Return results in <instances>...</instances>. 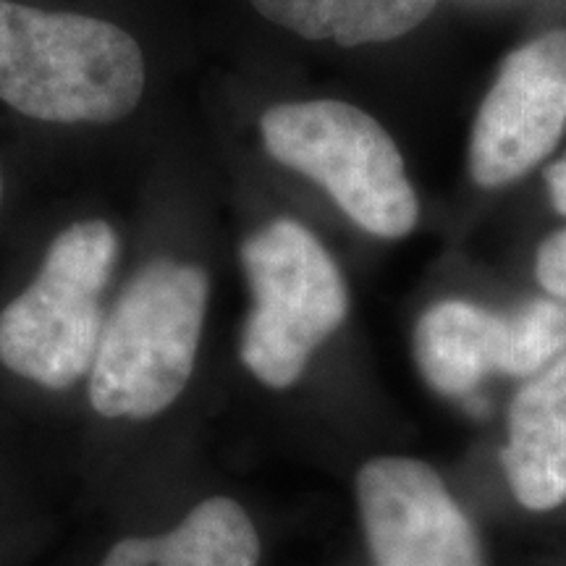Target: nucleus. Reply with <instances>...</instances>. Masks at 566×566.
Returning a JSON list of instances; mask_svg holds the SVG:
<instances>
[{"label":"nucleus","mask_w":566,"mask_h":566,"mask_svg":"<svg viewBox=\"0 0 566 566\" xmlns=\"http://www.w3.org/2000/svg\"><path fill=\"white\" fill-rule=\"evenodd\" d=\"M145 59L111 21L0 0V101L48 124H111L137 108Z\"/></svg>","instance_id":"nucleus-1"},{"label":"nucleus","mask_w":566,"mask_h":566,"mask_svg":"<svg viewBox=\"0 0 566 566\" xmlns=\"http://www.w3.org/2000/svg\"><path fill=\"white\" fill-rule=\"evenodd\" d=\"M208 294L202 268L176 260H153L126 283L90 367L97 415L147 420L179 399L195 370Z\"/></svg>","instance_id":"nucleus-2"},{"label":"nucleus","mask_w":566,"mask_h":566,"mask_svg":"<svg viewBox=\"0 0 566 566\" xmlns=\"http://www.w3.org/2000/svg\"><path fill=\"white\" fill-rule=\"evenodd\" d=\"M118 258L105 221L63 229L30 286L0 313V363L32 384L63 391L90 375L103 334V292Z\"/></svg>","instance_id":"nucleus-3"},{"label":"nucleus","mask_w":566,"mask_h":566,"mask_svg":"<svg viewBox=\"0 0 566 566\" xmlns=\"http://www.w3.org/2000/svg\"><path fill=\"white\" fill-rule=\"evenodd\" d=\"M268 153L315 179L354 223L399 239L415 229L420 205L405 160L384 126L349 103L275 105L260 122Z\"/></svg>","instance_id":"nucleus-4"},{"label":"nucleus","mask_w":566,"mask_h":566,"mask_svg":"<svg viewBox=\"0 0 566 566\" xmlns=\"http://www.w3.org/2000/svg\"><path fill=\"white\" fill-rule=\"evenodd\" d=\"M242 265L252 289L242 363L265 386L289 388L344 323V279L313 233L289 218L247 239Z\"/></svg>","instance_id":"nucleus-5"},{"label":"nucleus","mask_w":566,"mask_h":566,"mask_svg":"<svg viewBox=\"0 0 566 566\" xmlns=\"http://www.w3.org/2000/svg\"><path fill=\"white\" fill-rule=\"evenodd\" d=\"M566 352V304L533 300L509 315L446 300L415 331L417 365L438 394L467 399L488 375L533 378Z\"/></svg>","instance_id":"nucleus-6"},{"label":"nucleus","mask_w":566,"mask_h":566,"mask_svg":"<svg viewBox=\"0 0 566 566\" xmlns=\"http://www.w3.org/2000/svg\"><path fill=\"white\" fill-rule=\"evenodd\" d=\"M566 129V30L543 34L506 55L475 118L470 174L504 187L554 150Z\"/></svg>","instance_id":"nucleus-7"},{"label":"nucleus","mask_w":566,"mask_h":566,"mask_svg":"<svg viewBox=\"0 0 566 566\" xmlns=\"http://www.w3.org/2000/svg\"><path fill=\"white\" fill-rule=\"evenodd\" d=\"M357 499L375 566H485L475 527L428 464L373 459Z\"/></svg>","instance_id":"nucleus-8"},{"label":"nucleus","mask_w":566,"mask_h":566,"mask_svg":"<svg viewBox=\"0 0 566 566\" xmlns=\"http://www.w3.org/2000/svg\"><path fill=\"white\" fill-rule=\"evenodd\" d=\"M504 470L530 512H551L566 501V352L514 396Z\"/></svg>","instance_id":"nucleus-9"},{"label":"nucleus","mask_w":566,"mask_h":566,"mask_svg":"<svg viewBox=\"0 0 566 566\" xmlns=\"http://www.w3.org/2000/svg\"><path fill=\"white\" fill-rule=\"evenodd\" d=\"M260 537L231 499H208L179 527L155 537H126L103 566H258Z\"/></svg>","instance_id":"nucleus-10"},{"label":"nucleus","mask_w":566,"mask_h":566,"mask_svg":"<svg viewBox=\"0 0 566 566\" xmlns=\"http://www.w3.org/2000/svg\"><path fill=\"white\" fill-rule=\"evenodd\" d=\"M438 0H252L265 19L338 45L388 42L420 27Z\"/></svg>","instance_id":"nucleus-11"},{"label":"nucleus","mask_w":566,"mask_h":566,"mask_svg":"<svg viewBox=\"0 0 566 566\" xmlns=\"http://www.w3.org/2000/svg\"><path fill=\"white\" fill-rule=\"evenodd\" d=\"M535 273L541 286L556 300L566 302V229L556 231L541 244L535 260Z\"/></svg>","instance_id":"nucleus-12"},{"label":"nucleus","mask_w":566,"mask_h":566,"mask_svg":"<svg viewBox=\"0 0 566 566\" xmlns=\"http://www.w3.org/2000/svg\"><path fill=\"white\" fill-rule=\"evenodd\" d=\"M546 184L554 208L566 216V153L564 158H558L554 166L546 168Z\"/></svg>","instance_id":"nucleus-13"},{"label":"nucleus","mask_w":566,"mask_h":566,"mask_svg":"<svg viewBox=\"0 0 566 566\" xmlns=\"http://www.w3.org/2000/svg\"><path fill=\"white\" fill-rule=\"evenodd\" d=\"M0 205H3V174H0Z\"/></svg>","instance_id":"nucleus-14"}]
</instances>
